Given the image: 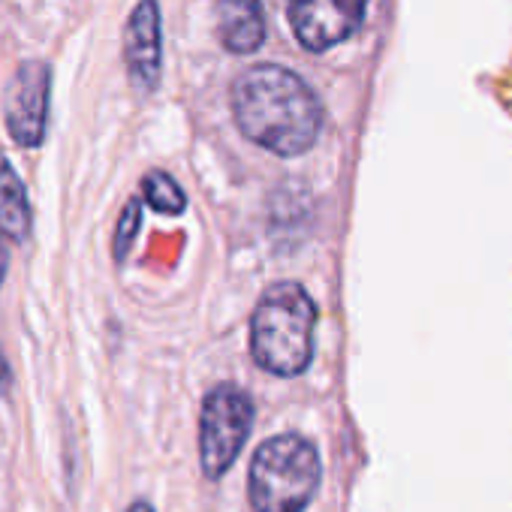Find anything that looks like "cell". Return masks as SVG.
<instances>
[{
	"mask_svg": "<svg viewBox=\"0 0 512 512\" xmlns=\"http://www.w3.org/2000/svg\"><path fill=\"white\" fill-rule=\"evenodd\" d=\"M253 425V398L235 383L214 386L199 413V461L208 479H220L241 455Z\"/></svg>",
	"mask_w": 512,
	"mask_h": 512,
	"instance_id": "obj_4",
	"label": "cell"
},
{
	"mask_svg": "<svg viewBox=\"0 0 512 512\" xmlns=\"http://www.w3.org/2000/svg\"><path fill=\"white\" fill-rule=\"evenodd\" d=\"M217 31L232 55H250L266 40V16L260 0H214Z\"/></svg>",
	"mask_w": 512,
	"mask_h": 512,
	"instance_id": "obj_8",
	"label": "cell"
},
{
	"mask_svg": "<svg viewBox=\"0 0 512 512\" xmlns=\"http://www.w3.org/2000/svg\"><path fill=\"white\" fill-rule=\"evenodd\" d=\"M124 58L133 88L151 94L163 73V28H160L157 0H142L130 13L124 31Z\"/></svg>",
	"mask_w": 512,
	"mask_h": 512,
	"instance_id": "obj_7",
	"label": "cell"
},
{
	"mask_svg": "<svg viewBox=\"0 0 512 512\" xmlns=\"http://www.w3.org/2000/svg\"><path fill=\"white\" fill-rule=\"evenodd\" d=\"M317 305L302 284L281 281L266 290L250 317V356L275 377H299L314 359Z\"/></svg>",
	"mask_w": 512,
	"mask_h": 512,
	"instance_id": "obj_2",
	"label": "cell"
},
{
	"mask_svg": "<svg viewBox=\"0 0 512 512\" xmlns=\"http://www.w3.org/2000/svg\"><path fill=\"white\" fill-rule=\"evenodd\" d=\"M4 275H7V250L0 244V284H4Z\"/></svg>",
	"mask_w": 512,
	"mask_h": 512,
	"instance_id": "obj_13",
	"label": "cell"
},
{
	"mask_svg": "<svg viewBox=\"0 0 512 512\" xmlns=\"http://www.w3.org/2000/svg\"><path fill=\"white\" fill-rule=\"evenodd\" d=\"M232 115L253 145L281 157L311 151L323 130V106L314 88L278 64H256L235 79Z\"/></svg>",
	"mask_w": 512,
	"mask_h": 512,
	"instance_id": "obj_1",
	"label": "cell"
},
{
	"mask_svg": "<svg viewBox=\"0 0 512 512\" xmlns=\"http://www.w3.org/2000/svg\"><path fill=\"white\" fill-rule=\"evenodd\" d=\"M323 479L320 452L299 434H278L253 452L250 506L256 512H302Z\"/></svg>",
	"mask_w": 512,
	"mask_h": 512,
	"instance_id": "obj_3",
	"label": "cell"
},
{
	"mask_svg": "<svg viewBox=\"0 0 512 512\" xmlns=\"http://www.w3.org/2000/svg\"><path fill=\"white\" fill-rule=\"evenodd\" d=\"M368 0H287L290 25L308 52H329L350 40L365 19Z\"/></svg>",
	"mask_w": 512,
	"mask_h": 512,
	"instance_id": "obj_5",
	"label": "cell"
},
{
	"mask_svg": "<svg viewBox=\"0 0 512 512\" xmlns=\"http://www.w3.org/2000/svg\"><path fill=\"white\" fill-rule=\"evenodd\" d=\"M142 193H145V202L160 214H181L187 205L184 190L166 172H148L142 181Z\"/></svg>",
	"mask_w": 512,
	"mask_h": 512,
	"instance_id": "obj_10",
	"label": "cell"
},
{
	"mask_svg": "<svg viewBox=\"0 0 512 512\" xmlns=\"http://www.w3.org/2000/svg\"><path fill=\"white\" fill-rule=\"evenodd\" d=\"M127 512H154V509H151L148 503H142V500H139V503H133V506H130Z\"/></svg>",
	"mask_w": 512,
	"mask_h": 512,
	"instance_id": "obj_14",
	"label": "cell"
},
{
	"mask_svg": "<svg viewBox=\"0 0 512 512\" xmlns=\"http://www.w3.org/2000/svg\"><path fill=\"white\" fill-rule=\"evenodd\" d=\"M49 88H52V76H49V67L40 61L22 64L16 76L10 79V88L4 97V115H7L10 136L22 148H37L46 139Z\"/></svg>",
	"mask_w": 512,
	"mask_h": 512,
	"instance_id": "obj_6",
	"label": "cell"
},
{
	"mask_svg": "<svg viewBox=\"0 0 512 512\" xmlns=\"http://www.w3.org/2000/svg\"><path fill=\"white\" fill-rule=\"evenodd\" d=\"M139 223H142V202L130 199L121 220H118V232H115V260L118 263L127 256V250H130V244H133V238L139 232Z\"/></svg>",
	"mask_w": 512,
	"mask_h": 512,
	"instance_id": "obj_11",
	"label": "cell"
},
{
	"mask_svg": "<svg viewBox=\"0 0 512 512\" xmlns=\"http://www.w3.org/2000/svg\"><path fill=\"white\" fill-rule=\"evenodd\" d=\"M0 232L13 241H25L31 232L28 190L4 157H0Z\"/></svg>",
	"mask_w": 512,
	"mask_h": 512,
	"instance_id": "obj_9",
	"label": "cell"
},
{
	"mask_svg": "<svg viewBox=\"0 0 512 512\" xmlns=\"http://www.w3.org/2000/svg\"><path fill=\"white\" fill-rule=\"evenodd\" d=\"M7 383H10V368H7V359H4V353H0V392L7 389Z\"/></svg>",
	"mask_w": 512,
	"mask_h": 512,
	"instance_id": "obj_12",
	"label": "cell"
}]
</instances>
